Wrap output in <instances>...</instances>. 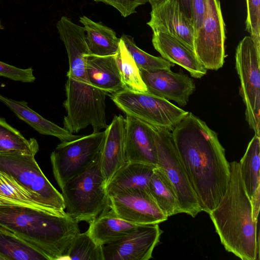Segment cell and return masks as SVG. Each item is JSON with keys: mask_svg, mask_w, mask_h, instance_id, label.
<instances>
[{"mask_svg": "<svg viewBox=\"0 0 260 260\" xmlns=\"http://www.w3.org/2000/svg\"><path fill=\"white\" fill-rule=\"evenodd\" d=\"M173 139L202 209L209 213L226 192L230 163L217 134L192 113L172 131Z\"/></svg>", "mask_w": 260, "mask_h": 260, "instance_id": "obj_1", "label": "cell"}, {"mask_svg": "<svg viewBox=\"0 0 260 260\" xmlns=\"http://www.w3.org/2000/svg\"><path fill=\"white\" fill-rule=\"evenodd\" d=\"M79 222L67 212H56L22 205H0V227L44 254L49 260L64 259Z\"/></svg>", "mask_w": 260, "mask_h": 260, "instance_id": "obj_2", "label": "cell"}, {"mask_svg": "<svg viewBox=\"0 0 260 260\" xmlns=\"http://www.w3.org/2000/svg\"><path fill=\"white\" fill-rule=\"evenodd\" d=\"M230 177L226 192L209 215L221 243L228 252L242 260L259 259L258 221L245 189L239 162H230Z\"/></svg>", "mask_w": 260, "mask_h": 260, "instance_id": "obj_3", "label": "cell"}, {"mask_svg": "<svg viewBox=\"0 0 260 260\" xmlns=\"http://www.w3.org/2000/svg\"><path fill=\"white\" fill-rule=\"evenodd\" d=\"M67 54L69 70L63 103L67 113L63 128L74 134L91 125L93 133L100 132L108 125L105 101L109 94L89 82L86 72L87 50L74 47L68 50Z\"/></svg>", "mask_w": 260, "mask_h": 260, "instance_id": "obj_4", "label": "cell"}, {"mask_svg": "<svg viewBox=\"0 0 260 260\" xmlns=\"http://www.w3.org/2000/svg\"><path fill=\"white\" fill-rule=\"evenodd\" d=\"M67 213L77 221L88 223L107 205L108 193L101 164V152L83 173L60 189Z\"/></svg>", "mask_w": 260, "mask_h": 260, "instance_id": "obj_5", "label": "cell"}, {"mask_svg": "<svg viewBox=\"0 0 260 260\" xmlns=\"http://www.w3.org/2000/svg\"><path fill=\"white\" fill-rule=\"evenodd\" d=\"M0 171L13 178L47 209L65 212L61 193L46 178L34 155L19 152H0Z\"/></svg>", "mask_w": 260, "mask_h": 260, "instance_id": "obj_6", "label": "cell"}, {"mask_svg": "<svg viewBox=\"0 0 260 260\" xmlns=\"http://www.w3.org/2000/svg\"><path fill=\"white\" fill-rule=\"evenodd\" d=\"M153 127L157 167L164 171L173 185L180 213L195 217L202 209L176 148L172 134L167 128Z\"/></svg>", "mask_w": 260, "mask_h": 260, "instance_id": "obj_7", "label": "cell"}, {"mask_svg": "<svg viewBox=\"0 0 260 260\" xmlns=\"http://www.w3.org/2000/svg\"><path fill=\"white\" fill-rule=\"evenodd\" d=\"M126 115L153 126L172 131L188 112L168 100L149 92H138L123 89L109 95Z\"/></svg>", "mask_w": 260, "mask_h": 260, "instance_id": "obj_8", "label": "cell"}, {"mask_svg": "<svg viewBox=\"0 0 260 260\" xmlns=\"http://www.w3.org/2000/svg\"><path fill=\"white\" fill-rule=\"evenodd\" d=\"M105 132L61 142L50 155L54 178L61 189L69 181L84 172L99 154Z\"/></svg>", "mask_w": 260, "mask_h": 260, "instance_id": "obj_9", "label": "cell"}, {"mask_svg": "<svg viewBox=\"0 0 260 260\" xmlns=\"http://www.w3.org/2000/svg\"><path fill=\"white\" fill-rule=\"evenodd\" d=\"M235 59L246 119L255 135L260 136V52L250 36L238 44Z\"/></svg>", "mask_w": 260, "mask_h": 260, "instance_id": "obj_10", "label": "cell"}, {"mask_svg": "<svg viewBox=\"0 0 260 260\" xmlns=\"http://www.w3.org/2000/svg\"><path fill=\"white\" fill-rule=\"evenodd\" d=\"M202 25L194 36V49L202 65L217 70L224 62L225 24L219 0H204Z\"/></svg>", "mask_w": 260, "mask_h": 260, "instance_id": "obj_11", "label": "cell"}, {"mask_svg": "<svg viewBox=\"0 0 260 260\" xmlns=\"http://www.w3.org/2000/svg\"><path fill=\"white\" fill-rule=\"evenodd\" d=\"M107 210L114 216L132 223L159 224L168 219L148 190L133 189L108 196Z\"/></svg>", "mask_w": 260, "mask_h": 260, "instance_id": "obj_12", "label": "cell"}, {"mask_svg": "<svg viewBox=\"0 0 260 260\" xmlns=\"http://www.w3.org/2000/svg\"><path fill=\"white\" fill-rule=\"evenodd\" d=\"M162 233L158 224L139 225L131 233L103 245L104 260H148Z\"/></svg>", "mask_w": 260, "mask_h": 260, "instance_id": "obj_13", "label": "cell"}, {"mask_svg": "<svg viewBox=\"0 0 260 260\" xmlns=\"http://www.w3.org/2000/svg\"><path fill=\"white\" fill-rule=\"evenodd\" d=\"M139 70L148 92L175 101L180 106L187 105L189 96L196 89L193 80L185 74L171 70Z\"/></svg>", "mask_w": 260, "mask_h": 260, "instance_id": "obj_14", "label": "cell"}, {"mask_svg": "<svg viewBox=\"0 0 260 260\" xmlns=\"http://www.w3.org/2000/svg\"><path fill=\"white\" fill-rule=\"evenodd\" d=\"M150 15L147 24L153 32L171 34L194 49V28L192 22L184 15L178 0H166L152 8Z\"/></svg>", "mask_w": 260, "mask_h": 260, "instance_id": "obj_15", "label": "cell"}, {"mask_svg": "<svg viewBox=\"0 0 260 260\" xmlns=\"http://www.w3.org/2000/svg\"><path fill=\"white\" fill-rule=\"evenodd\" d=\"M125 152L126 162L157 167L153 126L126 115Z\"/></svg>", "mask_w": 260, "mask_h": 260, "instance_id": "obj_16", "label": "cell"}, {"mask_svg": "<svg viewBox=\"0 0 260 260\" xmlns=\"http://www.w3.org/2000/svg\"><path fill=\"white\" fill-rule=\"evenodd\" d=\"M126 119L115 115L105 128V137L101 150V169L106 186L126 162L125 134Z\"/></svg>", "mask_w": 260, "mask_h": 260, "instance_id": "obj_17", "label": "cell"}, {"mask_svg": "<svg viewBox=\"0 0 260 260\" xmlns=\"http://www.w3.org/2000/svg\"><path fill=\"white\" fill-rule=\"evenodd\" d=\"M152 43L161 57L187 70L196 78H201L207 69L197 57L194 49L177 37L166 32H153Z\"/></svg>", "mask_w": 260, "mask_h": 260, "instance_id": "obj_18", "label": "cell"}, {"mask_svg": "<svg viewBox=\"0 0 260 260\" xmlns=\"http://www.w3.org/2000/svg\"><path fill=\"white\" fill-rule=\"evenodd\" d=\"M86 72L90 84L109 95L123 89L115 55L106 56L88 55Z\"/></svg>", "mask_w": 260, "mask_h": 260, "instance_id": "obj_19", "label": "cell"}, {"mask_svg": "<svg viewBox=\"0 0 260 260\" xmlns=\"http://www.w3.org/2000/svg\"><path fill=\"white\" fill-rule=\"evenodd\" d=\"M0 101L20 119L26 122L42 135L55 137L61 142L72 141L81 137V136L72 134L64 128L44 118L30 109L25 101H15L8 98L1 93Z\"/></svg>", "mask_w": 260, "mask_h": 260, "instance_id": "obj_20", "label": "cell"}, {"mask_svg": "<svg viewBox=\"0 0 260 260\" xmlns=\"http://www.w3.org/2000/svg\"><path fill=\"white\" fill-rule=\"evenodd\" d=\"M155 168L144 164L126 162L107 185L108 195L133 189L148 190Z\"/></svg>", "mask_w": 260, "mask_h": 260, "instance_id": "obj_21", "label": "cell"}, {"mask_svg": "<svg viewBox=\"0 0 260 260\" xmlns=\"http://www.w3.org/2000/svg\"><path fill=\"white\" fill-rule=\"evenodd\" d=\"M84 25L86 39L90 54L99 56L114 55L117 52L120 38L111 28L95 22L86 16L80 17Z\"/></svg>", "mask_w": 260, "mask_h": 260, "instance_id": "obj_22", "label": "cell"}, {"mask_svg": "<svg viewBox=\"0 0 260 260\" xmlns=\"http://www.w3.org/2000/svg\"><path fill=\"white\" fill-rule=\"evenodd\" d=\"M89 224L87 232L102 246L120 238L139 225L118 218L106 209H104Z\"/></svg>", "mask_w": 260, "mask_h": 260, "instance_id": "obj_23", "label": "cell"}, {"mask_svg": "<svg viewBox=\"0 0 260 260\" xmlns=\"http://www.w3.org/2000/svg\"><path fill=\"white\" fill-rule=\"evenodd\" d=\"M148 191L167 217L180 213L174 186L164 171L158 167L154 169L149 182Z\"/></svg>", "mask_w": 260, "mask_h": 260, "instance_id": "obj_24", "label": "cell"}, {"mask_svg": "<svg viewBox=\"0 0 260 260\" xmlns=\"http://www.w3.org/2000/svg\"><path fill=\"white\" fill-rule=\"evenodd\" d=\"M259 152V136L254 135L239 162L241 176L250 200L260 187Z\"/></svg>", "mask_w": 260, "mask_h": 260, "instance_id": "obj_25", "label": "cell"}, {"mask_svg": "<svg viewBox=\"0 0 260 260\" xmlns=\"http://www.w3.org/2000/svg\"><path fill=\"white\" fill-rule=\"evenodd\" d=\"M0 255L5 260L48 258L13 233L0 227Z\"/></svg>", "mask_w": 260, "mask_h": 260, "instance_id": "obj_26", "label": "cell"}, {"mask_svg": "<svg viewBox=\"0 0 260 260\" xmlns=\"http://www.w3.org/2000/svg\"><path fill=\"white\" fill-rule=\"evenodd\" d=\"M115 56L123 89L138 92H148L140 70L121 38L119 49Z\"/></svg>", "mask_w": 260, "mask_h": 260, "instance_id": "obj_27", "label": "cell"}, {"mask_svg": "<svg viewBox=\"0 0 260 260\" xmlns=\"http://www.w3.org/2000/svg\"><path fill=\"white\" fill-rule=\"evenodd\" d=\"M4 205L27 206L50 211L13 178L0 171V205Z\"/></svg>", "mask_w": 260, "mask_h": 260, "instance_id": "obj_28", "label": "cell"}, {"mask_svg": "<svg viewBox=\"0 0 260 260\" xmlns=\"http://www.w3.org/2000/svg\"><path fill=\"white\" fill-rule=\"evenodd\" d=\"M39 149L36 139H26L3 118L0 129V152H19L35 156Z\"/></svg>", "mask_w": 260, "mask_h": 260, "instance_id": "obj_29", "label": "cell"}, {"mask_svg": "<svg viewBox=\"0 0 260 260\" xmlns=\"http://www.w3.org/2000/svg\"><path fill=\"white\" fill-rule=\"evenodd\" d=\"M64 259L104 260L102 246L98 244L87 231L80 233L70 244Z\"/></svg>", "mask_w": 260, "mask_h": 260, "instance_id": "obj_30", "label": "cell"}, {"mask_svg": "<svg viewBox=\"0 0 260 260\" xmlns=\"http://www.w3.org/2000/svg\"><path fill=\"white\" fill-rule=\"evenodd\" d=\"M120 38L139 69L147 71L171 70L175 64L162 57L153 56L141 50L136 45L131 36L123 34Z\"/></svg>", "mask_w": 260, "mask_h": 260, "instance_id": "obj_31", "label": "cell"}, {"mask_svg": "<svg viewBox=\"0 0 260 260\" xmlns=\"http://www.w3.org/2000/svg\"><path fill=\"white\" fill-rule=\"evenodd\" d=\"M246 1V30L250 34L257 51L260 52V0Z\"/></svg>", "mask_w": 260, "mask_h": 260, "instance_id": "obj_32", "label": "cell"}, {"mask_svg": "<svg viewBox=\"0 0 260 260\" xmlns=\"http://www.w3.org/2000/svg\"><path fill=\"white\" fill-rule=\"evenodd\" d=\"M34 70L30 67L20 69L0 61V76L23 83H32L36 80Z\"/></svg>", "mask_w": 260, "mask_h": 260, "instance_id": "obj_33", "label": "cell"}, {"mask_svg": "<svg viewBox=\"0 0 260 260\" xmlns=\"http://www.w3.org/2000/svg\"><path fill=\"white\" fill-rule=\"evenodd\" d=\"M96 2H103L116 8L124 17H126L136 12V8L145 5L148 0H93Z\"/></svg>", "mask_w": 260, "mask_h": 260, "instance_id": "obj_34", "label": "cell"}, {"mask_svg": "<svg viewBox=\"0 0 260 260\" xmlns=\"http://www.w3.org/2000/svg\"><path fill=\"white\" fill-rule=\"evenodd\" d=\"M192 9V22L194 36L201 26L204 12V0H191Z\"/></svg>", "mask_w": 260, "mask_h": 260, "instance_id": "obj_35", "label": "cell"}, {"mask_svg": "<svg viewBox=\"0 0 260 260\" xmlns=\"http://www.w3.org/2000/svg\"><path fill=\"white\" fill-rule=\"evenodd\" d=\"M260 187H259L253 197L250 200L251 205H252V217L254 221H258V217L259 211V206H260Z\"/></svg>", "mask_w": 260, "mask_h": 260, "instance_id": "obj_36", "label": "cell"}, {"mask_svg": "<svg viewBox=\"0 0 260 260\" xmlns=\"http://www.w3.org/2000/svg\"><path fill=\"white\" fill-rule=\"evenodd\" d=\"M178 1L184 15L192 23L191 0H178Z\"/></svg>", "mask_w": 260, "mask_h": 260, "instance_id": "obj_37", "label": "cell"}, {"mask_svg": "<svg viewBox=\"0 0 260 260\" xmlns=\"http://www.w3.org/2000/svg\"><path fill=\"white\" fill-rule=\"evenodd\" d=\"M166 1V0H148V2L150 4L151 8H153L162 3Z\"/></svg>", "mask_w": 260, "mask_h": 260, "instance_id": "obj_38", "label": "cell"}, {"mask_svg": "<svg viewBox=\"0 0 260 260\" xmlns=\"http://www.w3.org/2000/svg\"><path fill=\"white\" fill-rule=\"evenodd\" d=\"M2 119H3L2 117H0V129H1V123H2Z\"/></svg>", "mask_w": 260, "mask_h": 260, "instance_id": "obj_39", "label": "cell"}, {"mask_svg": "<svg viewBox=\"0 0 260 260\" xmlns=\"http://www.w3.org/2000/svg\"><path fill=\"white\" fill-rule=\"evenodd\" d=\"M0 260H5L4 258L0 255Z\"/></svg>", "mask_w": 260, "mask_h": 260, "instance_id": "obj_40", "label": "cell"}]
</instances>
